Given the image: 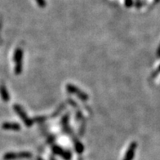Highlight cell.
<instances>
[{
    "label": "cell",
    "instance_id": "obj_2",
    "mask_svg": "<svg viewBox=\"0 0 160 160\" xmlns=\"http://www.w3.org/2000/svg\"><path fill=\"white\" fill-rule=\"evenodd\" d=\"M66 90H67L70 93H73V94L76 95L78 98H80V99L82 100V101H86V100L88 99V97L87 94H85L83 92L79 90L77 87L74 86V85H71V84L66 85Z\"/></svg>",
    "mask_w": 160,
    "mask_h": 160
},
{
    "label": "cell",
    "instance_id": "obj_6",
    "mask_svg": "<svg viewBox=\"0 0 160 160\" xmlns=\"http://www.w3.org/2000/svg\"><path fill=\"white\" fill-rule=\"evenodd\" d=\"M2 128L7 129V130L18 131L21 129V127L18 123H16V122H4L2 124Z\"/></svg>",
    "mask_w": 160,
    "mask_h": 160
},
{
    "label": "cell",
    "instance_id": "obj_5",
    "mask_svg": "<svg viewBox=\"0 0 160 160\" xmlns=\"http://www.w3.org/2000/svg\"><path fill=\"white\" fill-rule=\"evenodd\" d=\"M136 148H137V144H136L135 142L131 143L130 146H129L128 150L127 151L126 155H125L123 160H132L133 157H134V154H135Z\"/></svg>",
    "mask_w": 160,
    "mask_h": 160
},
{
    "label": "cell",
    "instance_id": "obj_7",
    "mask_svg": "<svg viewBox=\"0 0 160 160\" xmlns=\"http://www.w3.org/2000/svg\"><path fill=\"white\" fill-rule=\"evenodd\" d=\"M0 96L2 98V100L5 101V102H8L9 101V99H10V97H9V94L7 91L6 87L3 84L0 85Z\"/></svg>",
    "mask_w": 160,
    "mask_h": 160
},
{
    "label": "cell",
    "instance_id": "obj_3",
    "mask_svg": "<svg viewBox=\"0 0 160 160\" xmlns=\"http://www.w3.org/2000/svg\"><path fill=\"white\" fill-rule=\"evenodd\" d=\"M13 107H14V110H15L17 113V114L20 116V118L23 120L24 123H25L27 127H30V125L32 124V121L29 118V117L26 115V114H25V112L23 110V109L18 105H15Z\"/></svg>",
    "mask_w": 160,
    "mask_h": 160
},
{
    "label": "cell",
    "instance_id": "obj_4",
    "mask_svg": "<svg viewBox=\"0 0 160 160\" xmlns=\"http://www.w3.org/2000/svg\"><path fill=\"white\" fill-rule=\"evenodd\" d=\"M31 157V154L27 153V152H24V153H20L19 154H14V153H8L4 155V158L6 160H12L17 158H29Z\"/></svg>",
    "mask_w": 160,
    "mask_h": 160
},
{
    "label": "cell",
    "instance_id": "obj_1",
    "mask_svg": "<svg viewBox=\"0 0 160 160\" xmlns=\"http://www.w3.org/2000/svg\"><path fill=\"white\" fill-rule=\"evenodd\" d=\"M22 59H23V51L21 48H17L14 57V61L16 63L15 71L17 74H19L22 71Z\"/></svg>",
    "mask_w": 160,
    "mask_h": 160
}]
</instances>
